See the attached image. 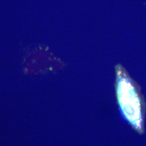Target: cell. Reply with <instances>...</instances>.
I'll return each mask as SVG.
<instances>
[{
  "label": "cell",
  "mask_w": 146,
  "mask_h": 146,
  "mask_svg": "<svg viewBox=\"0 0 146 146\" xmlns=\"http://www.w3.org/2000/svg\"><path fill=\"white\" fill-rule=\"evenodd\" d=\"M115 93L121 113L139 134L144 131L145 107L135 83L125 68L115 67Z\"/></svg>",
  "instance_id": "obj_1"
}]
</instances>
